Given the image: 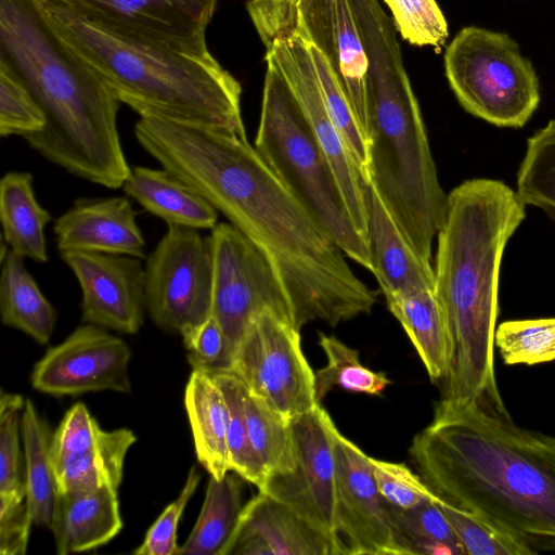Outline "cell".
<instances>
[{
	"instance_id": "cell-1",
	"label": "cell",
	"mask_w": 555,
	"mask_h": 555,
	"mask_svg": "<svg viewBox=\"0 0 555 555\" xmlns=\"http://www.w3.org/2000/svg\"><path fill=\"white\" fill-rule=\"evenodd\" d=\"M134 135L266 256L292 300L298 330L311 321L336 326L371 312L376 292L247 138L156 115L140 117Z\"/></svg>"
},
{
	"instance_id": "cell-2",
	"label": "cell",
	"mask_w": 555,
	"mask_h": 555,
	"mask_svg": "<svg viewBox=\"0 0 555 555\" xmlns=\"http://www.w3.org/2000/svg\"><path fill=\"white\" fill-rule=\"evenodd\" d=\"M410 454L439 498L533 554L555 552V436L440 400Z\"/></svg>"
},
{
	"instance_id": "cell-3",
	"label": "cell",
	"mask_w": 555,
	"mask_h": 555,
	"mask_svg": "<svg viewBox=\"0 0 555 555\" xmlns=\"http://www.w3.org/2000/svg\"><path fill=\"white\" fill-rule=\"evenodd\" d=\"M526 217V205L506 183L464 181L448 194L437 235L436 292L450 333L443 382L449 403L509 418L494 374L500 267L505 246Z\"/></svg>"
},
{
	"instance_id": "cell-4",
	"label": "cell",
	"mask_w": 555,
	"mask_h": 555,
	"mask_svg": "<svg viewBox=\"0 0 555 555\" xmlns=\"http://www.w3.org/2000/svg\"><path fill=\"white\" fill-rule=\"evenodd\" d=\"M3 55L41 106L46 125L28 145L69 173L122 188L131 168L117 128L119 100L52 35L33 0H0Z\"/></svg>"
},
{
	"instance_id": "cell-5",
	"label": "cell",
	"mask_w": 555,
	"mask_h": 555,
	"mask_svg": "<svg viewBox=\"0 0 555 555\" xmlns=\"http://www.w3.org/2000/svg\"><path fill=\"white\" fill-rule=\"evenodd\" d=\"M33 2L59 42L139 116L195 122L247 138L241 85L210 52L129 37L49 0Z\"/></svg>"
},
{
	"instance_id": "cell-6",
	"label": "cell",
	"mask_w": 555,
	"mask_h": 555,
	"mask_svg": "<svg viewBox=\"0 0 555 555\" xmlns=\"http://www.w3.org/2000/svg\"><path fill=\"white\" fill-rule=\"evenodd\" d=\"M264 59L255 150L346 257L372 272L369 243L353 224L333 168L298 99L274 61Z\"/></svg>"
},
{
	"instance_id": "cell-7",
	"label": "cell",
	"mask_w": 555,
	"mask_h": 555,
	"mask_svg": "<svg viewBox=\"0 0 555 555\" xmlns=\"http://www.w3.org/2000/svg\"><path fill=\"white\" fill-rule=\"evenodd\" d=\"M444 73L460 105L496 127H524L540 104L535 69L505 33L462 28L447 47Z\"/></svg>"
},
{
	"instance_id": "cell-8",
	"label": "cell",
	"mask_w": 555,
	"mask_h": 555,
	"mask_svg": "<svg viewBox=\"0 0 555 555\" xmlns=\"http://www.w3.org/2000/svg\"><path fill=\"white\" fill-rule=\"evenodd\" d=\"M208 238L212 257L211 314L225 340L217 371H228L243 334L258 314L270 311L296 326L295 310L269 260L234 225L218 222Z\"/></svg>"
},
{
	"instance_id": "cell-9",
	"label": "cell",
	"mask_w": 555,
	"mask_h": 555,
	"mask_svg": "<svg viewBox=\"0 0 555 555\" xmlns=\"http://www.w3.org/2000/svg\"><path fill=\"white\" fill-rule=\"evenodd\" d=\"M228 371L287 420L320 405L314 372L301 348L300 330L270 311L250 322Z\"/></svg>"
},
{
	"instance_id": "cell-10",
	"label": "cell",
	"mask_w": 555,
	"mask_h": 555,
	"mask_svg": "<svg viewBox=\"0 0 555 555\" xmlns=\"http://www.w3.org/2000/svg\"><path fill=\"white\" fill-rule=\"evenodd\" d=\"M144 269L146 311L159 328L182 335L211 314V249L197 229L167 224Z\"/></svg>"
},
{
	"instance_id": "cell-11",
	"label": "cell",
	"mask_w": 555,
	"mask_h": 555,
	"mask_svg": "<svg viewBox=\"0 0 555 555\" xmlns=\"http://www.w3.org/2000/svg\"><path fill=\"white\" fill-rule=\"evenodd\" d=\"M338 555H411L378 491L370 456L334 429Z\"/></svg>"
},
{
	"instance_id": "cell-12",
	"label": "cell",
	"mask_w": 555,
	"mask_h": 555,
	"mask_svg": "<svg viewBox=\"0 0 555 555\" xmlns=\"http://www.w3.org/2000/svg\"><path fill=\"white\" fill-rule=\"evenodd\" d=\"M334 422L315 409L292 420L296 448L294 470L270 476L261 492L285 503L325 533L335 544L336 462Z\"/></svg>"
},
{
	"instance_id": "cell-13",
	"label": "cell",
	"mask_w": 555,
	"mask_h": 555,
	"mask_svg": "<svg viewBox=\"0 0 555 555\" xmlns=\"http://www.w3.org/2000/svg\"><path fill=\"white\" fill-rule=\"evenodd\" d=\"M112 31L165 47L209 52L218 0H49Z\"/></svg>"
},
{
	"instance_id": "cell-14",
	"label": "cell",
	"mask_w": 555,
	"mask_h": 555,
	"mask_svg": "<svg viewBox=\"0 0 555 555\" xmlns=\"http://www.w3.org/2000/svg\"><path fill=\"white\" fill-rule=\"evenodd\" d=\"M131 351L103 327L86 323L64 341L51 347L35 364L30 382L52 396H79L91 391H131Z\"/></svg>"
},
{
	"instance_id": "cell-15",
	"label": "cell",
	"mask_w": 555,
	"mask_h": 555,
	"mask_svg": "<svg viewBox=\"0 0 555 555\" xmlns=\"http://www.w3.org/2000/svg\"><path fill=\"white\" fill-rule=\"evenodd\" d=\"M298 99L313 134L328 159L357 230L366 238L362 177L324 104L307 43L293 31L267 49ZM367 241V238H366Z\"/></svg>"
},
{
	"instance_id": "cell-16",
	"label": "cell",
	"mask_w": 555,
	"mask_h": 555,
	"mask_svg": "<svg viewBox=\"0 0 555 555\" xmlns=\"http://www.w3.org/2000/svg\"><path fill=\"white\" fill-rule=\"evenodd\" d=\"M61 259L81 292V321L124 334L144 322L145 269L139 258L93 251H63Z\"/></svg>"
},
{
	"instance_id": "cell-17",
	"label": "cell",
	"mask_w": 555,
	"mask_h": 555,
	"mask_svg": "<svg viewBox=\"0 0 555 555\" xmlns=\"http://www.w3.org/2000/svg\"><path fill=\"white\" fill-rule=\"evenodd\" d=\"M294 31L327 60L364 131L367 59L351 1L297 0Z\"/></svg>"
},
{
	"instance_id": "cell-18",
	"label": "cell",
	"mask_w": 555,
	"mask_h": 555,
	"mask_svg": "<svg viewBox=\"0 0 555 555\" xmlns=\"http://www.w3.org/2000/svg\"><path fill=\"white\" fill-rule=\"evenodd\" d=\"M223 555H337L334 542L285 503L259 491L243 507Z\"/></svg>"
},
{
	"instance_id": "cell-19",
	"label": "cell",
	"mask_w": 555,
	"mask_h": 555,
	"mask_svg": "<svg viewBox=\"0 0 555 555\" xmlns=\"http://www.w3.org/2000/svg\"><path fill=\"white\" fill-rule=\"evenodd\" d=\"M63 251H93L143 259L145 241L137 211L125 196L78 198L53 225Z\"/></svg>"
},
{
	"instance_id": "cell-20",
	"label": "cell",
	"mask_w": 555,
	"mask_h": 555,
	"mask_svg": "<svg viewBox=\"0 0 555 555\" xmlns=\"http://www.w3.org/2000/svg\"><path fill=\"white\" fill-rule=\"evenodd\" d=\"M361 177L372 273L384 296L436 287L431 260L412 245L371 180Z\"/></svg>"
},
{
	"instance_id": "cell-21",
	"label": "cell",
	"mask_w": 555,
	"mask_h": 555,
	"mask_svg": "<svg viewBox=\"0 0 555 555\" xmlns=\"http://www.w3.org/2000/svg\"><path fill=\"white\" fill-rule=\"evenodd\" d=\"M117 491L102 487L87 492L59 494L50 528L59 555L98 548L119 533L122 519Z\"/></svg>"
},
{
	"instance_id": "cell-22",
	"label": "cell",
	"mask_w": 555,
	"mask_h": 555,
	"mask_svg": "<svg viewBox=\"0 0 555 555\" xmlns=\"http://www.w3.org/2000/svg\"><path fill=\"white\" fill-rule=\"evenodd\" d=\"M124 192L146 211L167 224L212 229L217 209L190 185L164 169L134 167L122 185Z\"/></svg>"
},
{
	"instance_id": "cell-23",
	"label": "cell",
	"mask_w": 555,
	"mask_h": 555,
	"mask_svg": "<svg viewBox=\"0 0 555 555\" xmlns=\"http://www.w3.org/2000/svg\"><path fill=\"white\" fill-rule=\"evenodd\" d=\"M387 307L399 321L431 382H442L450 360V333L436 287L385 296Z\"/></svg>"
},
{
	"instance_id": "cell-24",
	"label": "cell",
	"mask_w": 555,
	"mask_h": 555,
	"mask_svg": "<svg viewBox=\"0 0 555 555\" xmlns=\"http://www.w3.org/2000/svg\"><path fill=\"white\" fill-rule=\"evenodd\" d=\"M184 403L197 460L210 477L221 480L231 472L227 444L229 411L221 389L207 371L193 369Z\"/></svg>"
},
{
	"instance_id": "cell-25",
	"label": "cell",
	"mask_w": 555,
	"mask_h": 555,
	"mask_svg": "<svg viewBox=\"0 0 555 555\" xmlns=\"http://www.w3.org/2000/svg\"><path fill=\"white\" fill-rule=\"evenodd\" d=\"M0 220L2 236L10 249L34 261H48L44 230L50 212L35 195L33 176L9 171L0 181Z\"/></svg>"
},
{
	"instance_id": "cell-26",
	"label": "cell",
	"mask_w": 555,
	"mask_h": 555,
	"mask_svg": "<svg viewBox=\"0 0 555 555\" xmlns=\"http://www.w3.org/2000/svg\"><path fill=\"white\" fill-rule=\"evenodd\" d=\"M24 259L11 249L1 257V321L43 345L54 332L56 312L26 269Z\"/></svg>"
},
{
	"instance_id": "cell-27",
	"label": "cell",
	"mask_w": 555,
	"mask_h": 555,
	"mask_svg": "<svg viewBox=\"0 0 555 555\" xmlns=\"http://www.w3.org/2000/svg\"><path fill=\"white\" fill-rule=\"evenodd\" d=\"M21 434L25 454L26 502L33 524L50 529L59 500L50 455L53 434L29 399L22 411Z\"/></svg>"
},
{
	"instance_id": "cell-28",
	"label": "cell",
	"mask_w": 555,
	"mask_h": 555,
	"mask_svg": "<svg viewBox=\"0 0 555 555\" xmlns=\"http://www.w3.org/2000/svg\"><path fill=\"white\" fill-rule=\"evenodd\" d=\"M242 480L234 472L221 480L210 477L199 516L179 554L223 555L244 507Z\"/></svg>"
},
{
	"instance_id": "cell-29",
	"label": "cell",
	"mask_w": 555,
	"mask_h": 555,
	"mask_svg": "<svg viewBox=\"0 0 555 555\" xmlns=\"http://www.w3.org/2000/svg\"><path fill=\"white\" fill-rule=\"evenodd\" d=\"M135 442L126 428L102 430L94 444L55 474L59 494L92 491L102 487L118 490L125 457Z\"/></svg>"
},
{
	"instance_id": "cell-30",
	"label": "cell",
	"mask_w": 555,
	"mask_h": 555,
	"mask_svg": "<svg viewBox=\"0 0 555 555\" xmlns=\"http://www.w3.org/2000/svg\"><path fill=\"white\" fill-rule=\"evenodd\" d=\"M244 412L249 439L263 466L266 479L294 470L296 448L292 421L249 392L246 386Z\"/></svg>"
},
{
	"instance_id": "cell-31",
	"label": "cell",
	"mask_w": 555,
	"mask_h": 555,
	"mask_svg": "<svg viewBox=\"0 0 555 555\" xmlns=\"http://www.w3.org/2000/svg\"><path fill=\"white\" fill-rule=\"evenodd\" d=\"M319 345L326 356V364L314 372L315 395L321 403L333 387L372 396L380 395L391 380L384 372L364 366L359 351L335 336L319 334Z\"/></svg>"
},
{
	"instance_id": "cell-32",
	"label": "cell",
	"mask_w": 555,
	"mask_h": 555,
	"mask_svg": "<svg viewBox=\"0 0 555 555\" xmlns=\"http://www.w3.org/2000/svg\"><path fill=\"white\" fill-rule=\"evenodd\" d=\"M436 499L409 509L389 504L392 518L411 555H465Z\"/></svg>"
},
{
	"instance_id": "cell-33",
	"label": "cell",
	"mask_w": 555,
	"mask_h": 555,
	"mask_svg": "<svg viewBox=\"0 0 555 555\" xmlns=\"http://www.w3.org/2000/svg\"><path fill=\"white\" fill-rule=\"evenodd\" d=\"M516 192L525 205L541 208L555 221V120L528 139Z\"/></svg>"
},
{
	"instance_id": "cell-34",
	"label": "cell",
	"mask_w": 555,
	"mask_h": 555,
	"mask_svg": "<svg viewBox=\"0 0 555 555\" xmlns=\"http://www.w3.org/2000/svg\"><path fill=\"white\" fill-rule=\"evenodd\" d=\"M208 373L221 389L228 405L227 444L230 469L260 489L264 483L266 473L248 435L244 412L245 385L230 371Z\"/></svg>"
},
{
	"instance_id": "cell-35",
	"label": "cell",
	"mask_w": 555,
	"mask_h": 555,
	"mask_svg": "<svg viewBox=\"0 0 555 555\" xmlns=\"http://www.w3.org/2000/svg\"><path fill=\"white\" fill-rule=\"evenodd\" d=\"M305 42L311 55L328 115L344 138L361 175H365L369 164L366 135L330 63L313 44L306 40Z\"/></svg>"
},
{
	"instance_id": "cell-36",
	"label": "cell",
	"mask_w": 555,
	"mask_h": 555,
	"mask_svg": "<svg viewBox=\"0 0 555 555\" xmlns=\"http://www.w3.org/2000/svg\"><path fill=\"white\" fill-rule=\"evenodd\" d=\"M494 345L508 365L553 361L555 318L505 321L495 328Z\"/></svg>"
},
{
	"instance_id": "cell-37",
	"label": "cell",
	"mask_w": 555,
	"mask_h": 555,
	"mask_svg": "<svg viewBox=\"0 0 555 555\" xmlns=\"http://www.w3.org/2000/svg\"><path fill=\"white\" fill-rule=\"evenodd\" d=\"M44 113L12 64L0 56V135L25 137L42 130Z\"/></svg>"
},
{
	"instance_id": "cell-38",
	"label": "cell",
	"mask_w": 555,
	"mask_h": 555,
	"mask_svg": "<svg viewBox=\"0 0 555 555\" xmlns=\"http://www.w3.org/2000/svg\"><path fill=\"white\" fill-rule=\"evenodd\" d=\"M438 505L456 534L465 555H529L528 547L477 515L438 496Z\"/></svg>"
},
{
	"instance_id": "cell-39",
	"label": "cell",
	"mask_w": 555,
	"mask_h": 555,
	"mask_svg": "<svg viewBox=\"0 0 555 555\" xmlns=\"http://www.w3.org/2000/svg\"><path fill=\"white\" fill-rule=\"evenodd\" d=\"M25 401L1 389L0 395V496L26 499L25 472L20 449L21 416Z\"/></svg>"
},
{
	"instance_id": "cell-40",
	"label": "cell",
	"mask_w": 555,
	"mask_h": 555,
	"mask_svg": "<svg viewBox=\"0 0 555 555\" xmlns=\"http://www.w3.org/2000/svg\"><path fill=\"white\" fill-rule=\"evenodd\" d=\"M391 12L396 31L416 47H433L437 52L444 46L449 29L436 0H384Z\"/></svg>"
},
{
	"instance_id": "cell-41",
	"label": "cell",
	"mask_w": 555,
	"mask_h": 555,
	"mask_svg": "<svg viewBox=\"0 0 555 555\" xmlns=\"http://www.w3.org/2000/svg\"><path fill=\"white\" fill-rule=\"evenodd\" d=\"M101 433L87 406L81 402L74 404L52 436L50 455L54 474L90 449Z\"/></svg>"
},
{
	"instance_id": "cell-42",
	"label": "cell",
	"mask_w": 555,
	"mask_h": 555,
	"mask_svg": "<svg viewBox=\"0 0 555 555\" xmlns=\"http://www.w3.org/2000/svg\"><path fill=\"white\" fill-rule=\"evenodd\" d=\"M379 493L390 505L409 509L436 499L437 494L423 478L404 463H393L370 456Z\"/></svg>"
},
{
	"instance_id": "cell-43",
	"label": "cell",
	"mask_w": 555,
	"mask_h": 555,
	"mask_svg": "<svg viewBox=\"0 0 555 555\" xmlns=\"http://www.w3.org/2000/svg\"><path fill=\"white\" fill-rule=\"evenodd\" d=\"M201 480V474L193 466L178 498L172 501L147 530L142 544L133 552L137 555L179 554L177 528L189 500Z\"/></svg>"
},
{
	"instance_id": "cell-44",
	"label": "cell",
	"mask_w": 555,
	"mask_h": 555,
	"mask_svg": "<svg viewBox=\"0 0 555 555\" xmlns=\"http://www.w3.org/2000/svg\"><path fill=\"white\" fill-rule=\"evenodd\" d=\"M192 369L207 372L220 367L225 340L220 323L210 314L202 324L181 335Z\"/></svg>"
},
{
	"instance_id": "cell-45",
	"label": "cell",
	"mask_w": 555,
	"mask_h": 555,
	"mask_svg": "<svg viewBox=\"0 0 555 555\" xmlns=\"http://www.w3.org/2000/svg\"><path fill=\"white\" fill-rule=\"evenodd\" d=\"M31 524L26 499L0 496V554L24 555Z\"/></svg>"
},
{
	"instance_id": "cell-46",
	"label": "cell",
	"mask_w": 555,
	"mask_h": 555,
	"mask_svg": "<svg viewBox=\"0 0 555 555\" xmlns=\"http://www.w3.org/2000/svg\"><path fill=\"white\" fill-rule=\"evenodd\" d=\"M296 2L297 0H268L267 24L260 37L266 49L275 39L286 38L295 30Z\"/></svg>"
},
{
	"instance_id": "cell-47",
	"label": "cell",
	"mask_w": 555,
	"mask_h": 555,
	"mask_svg": "<svg viewBox=\"0 0 555 555\" xmlns=\"http://www.w3.org/2000/svg\"><path fill=\"white\" fill-rule=\"evenodd\" d=\"M246 9L260 38L267 24L268 0H246Z\"/></svg>"
}]
</instances>
